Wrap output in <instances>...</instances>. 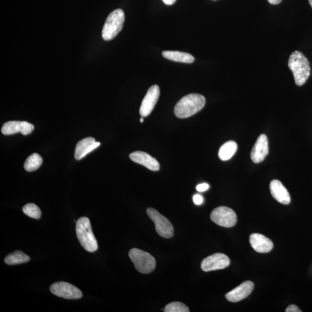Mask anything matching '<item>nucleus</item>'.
Instances as JSON below:
<instances>
[{
	"instance_id": "f257e3e1",
	"label": "nucleus",
	"mask_w": 312,
	"mask_h": 312,
	"mask_svg": "<svg viewBox=\"0 0 312 312\" xmlns=\"http://www.w3.org/2000/svg\"><path fill=\"white\" fill-rule=\"evenodd\" d=\"M205 104V98L203 95L188 94L178 102L174 108V113L178 118H187L199 112Z\"/></svg>"
},
{
	"instance_id": "f03ea898",
	"label": "nucleus",
	"mask_w": 312,
	"mask_h": 312,
	"mask_svg": "<svg viewBox=\"0 0 312 312\" xmlns=\"http://www.w3.org/2000/svg\"><path fill=\"white\" fill-rule=\"evenodd\" d=\"M288 66L294 75L296 85L305 84L311 74L310 63L303 54L295 51L289 57Z\"/></svg>"
},
{
	"instance_id": "7ed1b4c3",
	"label": "nucleus",
	"mask_w": 312,
	"mask_h": 312,
	"mask_svg": "<svg viewBox=\"0 0 312 312\" xmlns=\"http://www.w3.org/2000/svg\"><path fill=\"white\" fill-rule=\"evenodd\" d=\"M76 234L79 243L86 250L94 252L98 249L97 241L92 231L90 220L88 218H81L76 222Z\"/></svg>"
},
{
	"instance_id": "20e7f679",
	"label": "nucleus",
	"mask_w": 312,
	"mask_h": 312,
	"mask_svg": "<svg viewBox=\"0 0 312 312\" xmlns=\"http://www.w3.org/2000/svg\"><path fill=\"white\" fill-rule=\"evenodd\" d=\"M125 14L122 9H117L111 13L105 23L102 37L105 41H110L115 38L123 27Z\"/></svg>"
},
{
	"instance_id": "39448f33",
	"label": "nucleus",
	"mask_w": 312,
	"mask_h": 312,
	"mask_svg": "<svg viewBox=\"0 0 312 312\" xmlns=\"http://www.w3.org/2000/svg\"><path fill=\"white\" fill-rule=\"evenodd\" d=\"M129 257L139 272L148 274L156 268L155 258L145 251L134 248L129 251Z\"/></svg>"
},
{
	"instance_id": "423d86ee",
	"label": "nucleus",
	"mask_w": 312,
	"mask_h": 312,
	"mask_svg": "<svg viewBox=\"0 0 312 312\" xmlns=\"http://www.w3.org/2000/svg\"><path fill=\"white\" fill-rule=\"evenodd\" d=\"M149 217L154 222L158 234L164 238H171L174 235V227L171 222L154 208L146 210Z\"/></svg>"
},
{
	"instance_id": "0eeeda50",
	"label": "nucleus",
	"mask_w": 312,
	"mask_h": 312,
	"mask_svg": "<svg viewBox=\"0 0 312 312\" xmlns=\"http://www.w3.org/2000/svg\"><path fill=\"white\" fill-rule=\"evenodd\" d=\"M211 219L216 224L227 228L233 227L237 222L235 212L226 206H220L213 210Z\"/></svg>"
},
{
	"instance_id": "6e6552de",
	"label": "nucleus",
	"mask_w": 312,
	"mask_h": 312,
	"mask_svg": "<svg viewBox=\"0 0 312 312\" xmlns=\"http://www.w3.org/2000/svg\"><path fill=\"white\" fill-rule=\"evenodd\" d=\"M50 290L54 295L68 300H77L82 297V292L80 290L65 282L54 283L51 285Z\"/></svg>"
},
{
	"instance_id": "1a4fd4ad",
	"label": "nucleus",
	"mask_w": 312,
	"mask_h": 312,
	"mask_svg": "<svg viewBox=\"0 0 312 312\" xmlns=\"http://www.w3.org/2000/svg\"><path fill=\"white\" fill-rule=\"evenodd\" d=\"M230 264V259L225 254L216 253L203 259L201 267L203 271L209 272L227 268Z\"/></svg>"
},
{
	"instance_id": "9d476101",
	"label": "nucleus",
	"mask_w": 312,
	"mask_h": 312,
	"mask_svg": "<svg viewBox=\"0 0 312 312\" xmlns=\"http://www.w3.org/2000/svg\"><path fill=\"white\" fill-rule=\"evenodd\" d=\"M160 93V88L157 85L152 86L149 89L140 107L139 113L142 117L148 116L151 113L157 104Z\"/></svg>"
},
{
	"instance_id": "9b49d317",
	"label": "nucleus",
	"mask_w": 312,
	"mask_h": 312,
	"mask_svg": "<svg viewBox=\"0 0 312 312\" xmlns=\"http://www.w3.org/2000/svg\"><path fill=\"white\" fill-rule=\"evenodd\" d=\"M34 126L27 122L21 121H9L3 125L1 132L4 135H9L21 133L22 135H27L33 132Z\"/></svg>"
},
{
	"instance_id": "f8f14e48",
	"label": "nucleus",
	"mask_w": 312,
	"mask_h": 312,
	"mask_svg": "<svg viewBox=\"0 0 312 312\" xmlns=\"http://www.w3.org/2000/svg\"><path fill=\"white\" fill-rule=\"evenodd\" d=\"M268 141L266 135L262 134L257 138L255 145L251 151L250 157L254 163H260L268 154Z\"/></svg>"
},
{
	"instance_id": "ddd939ff",
	"label": "nucleus",
	"mask_w": 312,
	"mask_h": 312,
	"mask_svg": "<svg viewBox=\"0 0 312 312\" xmlns=\"http://www.w3.org/2000/svg\"><path fill=\"white\" fill-rule=\"evenodd\" d=\"M253 289L254 284L252 282H244L237 288L226 294L225 298L231 302H239L247 297L251 293Z\"/></svg>"
},
{
	"instance_id": "4468645a",
	"label": "nucleus",
	"mask_w": 312,
	"mask_h": 312,
	"mask_svg": "<svg viewBox=\"0 0 312 312\" xmlns=\"http://www.w3.org/2000/svg\"><path fill=\"white\" fill-rule=\"evenodd\" d=\"M129 157L133 161L143 165L149 170L153 171L160 170V164L157 160L145 152L136 151L130 154Z\"/></svg>"
},
{
	"instance_id": "2eb2a0df",
	"label": "nucleus",
	"mask_w": 312,
	"mask_h": 312,
	"mask_svg": "<svg viewBox=\"0 0 312 312\" xmlns=\"http://www.w3.org/2000/svg\"><path fill=\"white\" fill-rule=\"evenodd\" d=\"M100 145V142L95 141L93 138L88 137L83 139L76 145L75 151V158L76 160H81L89 153L97 148Z\"/></svg>"
},
{
	"instance_id": "dca6fc26",
	"label": "nucleus",
	"mask_w": 312,
	"mask_h": 312,
	"mask_svg": "<svg viewBox=\"0 0 312 312\" xmlns=\"http://www.w3.org/2000/svg\"><path fill=\"white\" fill-rule=\"evenodd\" d=\"M250 243L253 249L258 253H267L273 249L272 242L260 234H253L250 237Z\"/></svg>"
},
{
	"instance_id": "f3484780",
	"label": "nucleus",
	"mask_w": 312,
	"mask_h": 312,
	"mask_svg": "<svg viewBox=\"0 0 312 312\" xmlns=\"http://www.w3.org/2000/svg\"><path fill=\"white\" fill-rule=\"evenodd\" d=\"M270 191L276 201L284 205H288L291 201L290 196L285 187L278 180H273L270 183Z\"/></svg>"
},
{
	"instance_id": "a211bd4d",
	"label": "nucleus",
	"mask_w": 312,
	"mask_h": 312,
	"mask_svg": "<svg viewBox=\"0 0 312 312\" xmlns=\"http://www.w3.org/2000/svg\"><path fill=\"white\" fill-rule=\"evenodd\" d=\"M162 55L165 59L176 62L193 63L194 62V57L190 54L179 51H164Z\"/></svg>"
},
{
	"instance_id": "6ab92c4d",
	"label": "nucleus",
	"mask_w": 312,
	"mask_h": 312,
	"mask_svg": "<svg viewBox=\"0 0 312 312\" xmlns=\"http://www.w3.org/2000/svg\"><path fill=\"white\" fill-rule=\"evenodd\" d=\"M237 144L234 141H228L223 145L219 151V157L222 161H227L232 158L237 151Z\"/></svg>"
},
{
	"instance_id": "aec40b11",
	"label": "nucleus",
	"mask_w": 312,
	"mask_h": 312,
	"mask_svg": "<svg viewBox=\"0 0 312 312\" xmlns=\"http://www.w3.org/2000/svg\"><path fill=\"white\" fill-rule=\"evenodd\" d=\"M30 260V257L21 251H14L5 258L4 262L7 265H17V264L27 263Z\"/></svg>"
},
{
	"instance_id": "412c9836",
	"label": "nucleus",
	"mask_w": 312,
	"mask_h": 312,
	"mask_svg": "<svg viewBox=\"0 0 312 312\" xmlns=\"http://www.w3.org/2000/svg\"><path fill=\"white\" fill-rule=\"evenodd\" d=\"M43 158L37 154H32L25 160L24 168L28 172L34 171L42 165Z\"/></svg>"
},
{
	"instance_id": "4be33fe9",
	"label": "nucleus",
	"mask_w": 312,
	"mask_h": 312,
	"mask_svg": "<svg viewBox=\"0 0 312 312\" xmlns=\"http://www.w3.org/2000/svg\"><path fill=\"white\" fill-rule=\"evenodd\" d=\"M23 212L28 217L35 219H39L41 216V210L37 205L33 203H27L23 206Z\"/></svg>"
},
{
	"instance_id": "5701e85b",
	"label": "nucleus",
	"mask_w": 312,
	"mask_h": 312,
	"mask_svg": "<svg viewBox=\"0 0 312 312\" xmlns=\"http://www.w3.org/2000/svg\"><path fill=\"white\" fill-rule=\"evenodd\" d=\"M165 312H189L186 305L179 302H173L168 304L164 309Z\"/></svg>"
},
{
	"instance_id": "b1692460",
	"label": "nucleus",
	"mask_w": 312,
	"mask_h": 312,
	"mask_svg": "<svg viewBox=\"0 0 312 312\" xmlns=\"http://www.w3.org/2000/svg\"><path fill=\"white\" fill-rule=\"evenodd\" d=\"M193 201L196 205H200L202 204L203 201L202 196L200 195V194H195L193 196Z\"/></svg>"
},
{
	"instance_id": "393cba45",
	"label": "nucleus",
	"mask_w": 312,
	"mask_h": 312,
	"mask_svg": "<svg viewBox=\"0 0 312 312\" xmlns=\"http://www.w3.org/2000/svg\"><path fill=\"white\" fill-rule=\"evenodd\" d=\"M209 188V186L208 183H201L199 184V185L196 187V189L199 192H203L208 190Z\"/></svg>"
},
{
	"instance_id": "a878e982",
	"label": "nucleus",
	"mask_w": 312,
	"mask_h": 312,
	"mask_svg": "<svg viewBox=\"0 0 312 312\" xmlns=\"http://www.w3.org/2000/svg\"><path fill=\"white\" fill-rule=\"evenodd\" d=\"M286 312H301L300 308L296 306L295 305H290V306L286 309Z\"/></svg>"
},
{
	"instance_id": "bb28decb",
	"label": "nucleus",
	"mask_w": 312,
	"mask_h": 312,
	"mask_svg": "<svg viewBox=\"0 0 312 312\" xmlns=\"http://www.w3.org/2000/svg\"><path fill=\"white\" fill-rule=\"evenodd\" d=\"M162 1H163L165 4L171 5L174 4L177 0H162Z\"/></svg>"
},
{
	"instance_id": "cd10ccee",
	"label": "nucleus",
	"mask_w": 312,
	"mask_h": 312,
	"mask_svg": "<svg viewBox=\"0 0 312 312\" xmlns=\"http://www.w3.org/2000/svg\"><path fill=\"white\" fill-rule=\"evenodd\" d=\"M268 1L270 4L276 5L279 4L280 2H281L282 0H268Z\"/></svg>"
},
{
	"instance_id": "c85d7f7f",
	"label": "nucleus",
	"mask_w": 312,
	"mask_h": 312,
	"mask_svg": "<svg viewBox=\"0 0 312 312\" xmlns=\"http://www.w3.org/2000/svg\"><path fill=\"white\" fill-rule=\"evenodd\" d=\"M144 118H143V117H141V118L140 119V122L143 123V122H144Z\"/></svg>"
},
{
	"instance_id": "c756f323",
	"label": "nucleus",
	"mask_w": 312,
	"mask_h": 312,
	"mask_svg": "<svg viewBox=\"0 0 312 312\" xmlns=\"http://www.w3.org/2000/svg\"><path fill=\"white\" fill-rule=\"evenodd\" d=\"M309 2H310V4L312 7V0H309Z\"/></svg>"
}]
</instances>
